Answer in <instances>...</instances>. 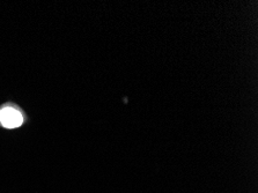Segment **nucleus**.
Masks as SVG:
<instances>
[{
	"mask_svg": "<svg viewBox=\"0 0 258 193\" xmlns=\"http://www.w3.org/2000/svg\"><path fill=\"white\" fill-rule=\"evenodd\" d=\"M0 123L7 128H15L23 123V118L17 109L7 106L0 111Z\"/></svg>",
	"mask_w": 258,
	"mask_h": 193,
	"instance_id": "nucleus-1",
	"label": "nucleus"
}]
</instances>
